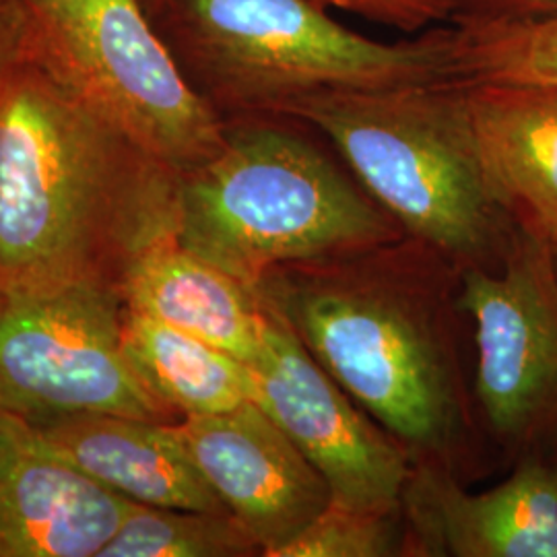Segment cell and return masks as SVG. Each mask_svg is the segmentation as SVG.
<instances>
[{
	"instance_id": "obj_7",
	"label": "cell",
	"mask_w": 557,
	"mask_h": 557,
	"mask_svg": "<svg viewBox=\"0 0 557 557\" xmlns=\"http://www.w3.org/2000/svg\"><path fill=\"white\" fill-rule=\"evenodd\" d=\"M122 310L119 294L100 287L0 292V416L180 421L124 356Z\"/></svg>"
},
{
	"instance_id": "obj_12",
	"label": "cell",
	"mask_w": 557,
	"mask_h": 557,
	"mask_svg": "<svg viewBox=\"0 0 557 557\" xmlns=\"http://www.w3.org/2000/svg\"><path fill=\"white\" fill-rule=\"evenodd\" d=\"M128 504L0 416V557H98Z\"/></svg>"
},
{
	"instance_id": "obj_20",
	"label": "cell",
	"mask_w": 557,
	"mask_h": 557,
	"mask_svg": "<svg viewBox=\"0 0 557 557\" xmlns=\"http://www.w3.org/2000/svg\"><path fill=\"white\" fill-rule=\"evenodd\" d=\"M329 9L356 13L366 20L391 25L403 32H419L446 21L460 0H319Z\"/></svg>"
},
{
	"instance_id": "obj_15",
	"label": "cell",
	"mask_w": 557,
	"mask_h": 557,
	"mask_svg": "<svg viewBox=\"0 0 557 557\" xmlns=\"http://www.w3.org/2000/svg\"><path fill=\"white\" fill-rule=\"evenodd\" d=\"M124 310L202 338L239 361L259 354V296L209 260L168 239L140 257L119 289Z\"/></svg>"
},
{
	"instance_id": "obj_22",
	"label": "cell",
	"mask_w": 557,
	"mask_h": 557,
	"mask_svg": "<svg viewBox=\"0 0 557 557\" xmlns=\"http://www.w3.org/2000/svg\"><path fill=\"white\" fill-rule=\"evenodd\" d=\"M524 4H529L535 13L533 15H541V13H554L557 11V0H522Z\"/></svg>"
},
{
	"instance_id": "obj_17",
	"label": "cell",
	"mask_w": 557,
	"mask_h": 557,
	"mask_svg": "<svg viewBox=\"0 0 557 557\" xmlns=\"http://www.w3.org/2000/svg\"><path fill=\"white\" fill-rule=\"evenodd\" d=\"M450 34L458 83L557 87V11L471 17Z\"/></svg>"
},
{
	"instance_id": "obj_10",
	"label": "cell",
	"mask_w": 557,
	"mask_h": 557,
	"mask_svg": "<svg viewBox=\"0 0 557 557\" xmlns=\"http://www.w3.org/2000/svg\"><path fill=\"white\" fill-rule=\"evenodd\" d=\"M180 438L230 515L278 552L331 504V487L255 400L238 409L176 421Z\"/></svg>"
},
{
	"instance_id": "obj_3",
	"label": "cell",
	"mask_w": 557,
	"mask_h": 557,
	"mask_svg": "<svg viewBox=\"0 0 557 557\" xmlns=\"http://www.w3.org/2000/svg\"><path fill=\"white\" fill-rule=\"evenodd\" d=\"M225 126L220 151L180 174V246L252 292L271 271L405 236L363 186L277 122Z\"/></svg>"
},
{
	"instance_id": "obj_14",
	"label": "cell",
	"mask_w": 557,
	"mask_h": 557,
	"mask_svg": "<svg viewBox=\"0 0 557 557\" xmlns=\"http://www.w3.org/2000/svg\"><path fill=\"white\" fill-rule=\"evenodd\" d=\"M490 188L517 225L557 244V87L462 83Z\"/></svg>"
},
{
	"instance_id": "obj_19",
	"label": "cell",
	"mask_w": 557,
	"mask_h": 557,
	"mask_svg": "<svg viewBox=\"0 0 557 557\" xmlns=\"http://www.w3.org/2000/svg\"><path fill=\"white\" fill-rule=\"evenodd\" d=\"M407 527L398 512H368L331 502L277 557L405 556Z\"/></svg>"
},
{
	"instance_id": "obj_2",
	"label": "cell",
	"mask_w": 557,
	"mask_h": 557,
	"mask_svg": "<svg viewBox=\"0 0 557 557\" xmlns=\"http://www.w3.org/2000/svg\"><path fill=\"white\" fill-rule=\"evenodd\" d=\"M450 267L418 239L400 238L347 257L283 264L255 289L413 460L446 467L467 434Z\"/></svg>"
},
{
	"instance_id": "obj_11",
	"label": "cell",
	"mask_w": 557,
	"mask_h": 557,
	"mask_svg": "<svg viewBox=\"0 0 557 557\" xmlns=\"http://www.w3.org/2000/svg\"><path fill=\"white\" fill-rule=\"evenodd\" d=\"M400 508L416 556L557 557V462L539 453L481 494L465 492L450 467L413 460Z\"/></svg>"
},
{
	"instance_id": "obj_5",
	"label": "cell",
	"mask_w": 557,
	"mask_h": 557,
	"mask_svg": "<svg viewBox=\"0 0 557 557\" xmlns=\"http://www.w3.org/2000/svg\"><path fill=\"white\" fill-rule=\"evenodd\" d=\"M149 15L200 96L248 116L322 91L457 81L450 29L372 40L319 0H163Z\"/></svg>"
},
{
	"instance_id": "obj_6",
	"label": "cell",
	"mask_w": 557,
	"mask_h": 557,
	"mask_svg": "<svg viewBox=\"0 0 557 557\" xmlns=\"http://www.w3.org/2000/svg\"><path fill=\"white\" fill-rule=\"evenodd\" d=\"M29 62L180 174L225 140L218 108L184 75L140 0H27Z\"/></svg>"
},
{
	"instance_id": "obj_24",
	"label": "cell",
	"mask_w": 557,
	"mask_h": 557,
	"mask_svg": "<svg viewBox=\"0 0 557 557\" xmlns=\"http://www.w3.org/2000/svg\"><path fill=\"white\" fill-rule=\"evenodd\" d=\"M552 252H554V262H556V271H557V244L552 246Z\"/></svg>"
},
{
	"instance_id": "obj_8",
	"label": "cell",
	"mask_w": 557,
	"mask_h": 557,
	"mask_svg": "<svg viewBox=\"0 0 557 557\" xmlns=\"http://www.w3.org/2000/svg\"><path fill=\"white\" fill-rule=\"evenodd\" d=\"M475 326V395L494 436L524 455L557 440V271L552 246L517 225L492 267L460 271Z\"/></svg>"
},
{
	"instance_id": "obj_13",
	"label": "cell",
	"mask_w": 557,
	"mask_h": 557,
	"mask_svg": "<svg viewBox=\"0 0 557 557\" xmlns=\"http://www.w3.org/2000/svg\"><path fill=\"white\" fill-rule=\"evenodd\" d=\"M21 425L44 453L122 498L160 508L230 512L186 450L176 421L83 413Z\"/></svg>"
},
{
	"instance_id": "obj_9",
	"label": "cell",
	"mask_w": 557,
	"mask_h": 557,
	"mask_svg": "<svg viewBox=\"0 0 557 557\" xmlns=\"http://www.w3.org/2000/svg\"><path fill=\"white\" fill-rule=\"evenodd\" d=\"M259 301L262 341L259 354L246 363L252 400L326 479L331 502L368 512H398L411 453L366 418L277 310Z\"/></svg>"
},
{
	"instance_id": "obj_23",
	"label": "cell",
	"mask_w": 557,
	"mask_h": 557,
	"mask_svg": "<svg viewBox=\"0 0 557 557\" xmlns=\"http://www.w3.org/2000/svg\"><path fill=\"white\" fill-rule=\"evenodd\" d=\"M143 4H145V9H147V13H153L158 7H160L163 0H140Z\"/></svg>"
},
{
	"instance_id": "obj_21",
	"label": "cell",
	"mask_w": 557,
	"mask_h": 557,
	"mask_svg": "<svg viewBox=\"0 0 557 557\" xmlns=\"http://www.w3.org/2000/svg\"><path fill=\"white\" fill-rule=\"evenodd\" d=\"M29 64V4L0 0V96Z\"/></svg>"
},
{
	"instance_id": "obj_1",
	"label": "cell",
	"mask_w": 557,
	"mask_h": 557,
	"mask_svg": "<svg viewBox=\"0 0 557 557\" xmlns=\"http://www.w3.org/2000/svg\"><path fill=\"white\" fill-rule=\"evenodd\" d=\"M178 220L180 172L32 62L0 96V292L119 294Z\"/></svg>"
},
{
	"instance_id": "obj_16",
	"label": "cell",
	"mask_w": 557,
	"mask_h": 557,
	"mask_svg": "<svg viewBox=\"0 0 557 557\" xmlns=\"http://www.w3.org/2000/svg\"><path fill=\"white\" fill-rule=\"evenodd\" d=\"M122 349L149 393L180 419L227 413L252 400L244 361L160 320L122 310Z\"/></svg>"
},
{
	"instance_id": "obj_4",
	"label": "cell",
	"mask_w": 557,
	"mask_h": 557,
	"mask_svg": "<svg viewBox=\"0 0 557 557\" xmlns=\"http://www.w3.org/2000/svg\"><path fill=\"white\" fill-rule=\"evenodd\" d=\"M278 119L320 131L403 232L453 267L502 260L517 223L490 188L462 83L322 91Z\"/></svg>"
},
{
	"instance_id": "obj_18",
	"label": "cell",
	"mask_w": 557,
	"mask_h": 557,
	"mask_svg": "<svg viewBox=\"0 0 557 557\" xmlns=\"http://www.w3.org/2000/svg\"><path fill=\"white\" fill-rule=\"evenodd\" d=\"M259 543L230 512L160 508L131 502L98 557L259 556Z\"/></svg>"
}]
</instances>
